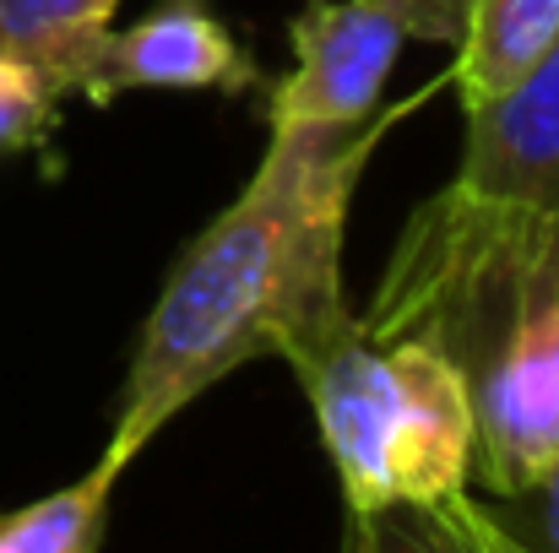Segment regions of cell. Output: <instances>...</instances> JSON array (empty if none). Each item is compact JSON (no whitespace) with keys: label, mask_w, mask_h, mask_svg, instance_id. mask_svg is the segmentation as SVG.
<instances>
[{"label":"cell","mask_w":559,"mask_h":553,"mask_svg":"<svg viewBox=\"0 0 559 553\" xmlns=\"http://www.w3.org/2000/svg\"><path fill=\"white\" fill-rule=\"evenodd\" d=\"M380 109L343 136H272L245 190L169 266L109 418L98 461L126 472L190 401L250 359H283L343 299V233L380 136L407 115Z\"/></svg>","instance_id":"6da1fadb"},{"label":"cell","mask_w":559,"mask_h":553,"mask_svg":"<svg viewBox=\"0 0 559 553\" xmlns=\"http://www.w3.org/2000/svg\"><path fill=\"white\" fill-rule=\"evenodd\" d=\"M370 342H429L473 396V483L484 500L559 467V299L544 212L440 184L413 206L359 310Z\"/></svg>","instance_id":"7a4b0ae2"},{"label":"cell","mask_w":559,"mask_h":553,"mask_svg":"<svg viewBox=\"0 0 559 553\" xmlns=\"http://www.w3.org/2000/svg\"><path fill=\"white\" fill-rule=\"evenodd\" d=\"M462 0H310L288 22L294 71L266 87L272 136H343L380 115L402 49L456 44Z\"/></svg>","instance_id":"3957f363"},{"label":"cell","mask_w":559,"mask_h":553,"mask_svg":"<svg viewBox=\"0 0 559 553\" xmlns=\"http://www.w3.org/2000/svg\"><path fill=\"white\" fill-rule=\"evenodd\" d=\"M391 369L385 505H451L473 489V396L429 342H380Z\"/></svg>","instance_id":"277c9868"},{"label":"cell","mask_w":559,"mask_h":553,"mask_svg":"<svg viewBox=\"0 0 559 553\" xmlns=\"http://www.w3.org/2000/svg\"><path fill=\"white\" fill-rule=\"evenodd\" d=\"M266 82L255 55L212 11V0H158L131 27H115L98 49L87 104H115L126 93H217L245 98Z\"/></svg>","instance_id":"5b68a950"},{"label":"cell","mask_w":559,"mask_h":553,"mask_svg":"<svg viewBox=\"0 0 559 553\" xmlns=\"http://www.w3.org/2000/svg\"><path fill=\"white\" fill-rule=\"evenodd\" d=\"M462 125L451 184L506 206H559V38L506 98L462 115Z\"/></svg>","instance_id":"8992f818"},{"label":"cell","mask_w":559,"mask_h":553,"mask_svg":"<svg viewBox=\"0 0 559 553\" xmlns=\"http://www.w3.org/2000/svg\"><path fill=\"white\" fill-rule=\"evenodd\" d=\"M559 38V0H462L451 87L462 115L506 98Z\"/></svg>","instance_id":"52a82bcc"},{"label":"cell","mask_w":559,"mask_h":553,"mask_svg":"<svg viewBox=\"0 0 559 553\" xmlns=\"http://www.w3.org/2000/svg\"><path fill=\"white\" fill-rule=\"evenodd\" d=\"M120 0H0V55L27 60L60 98H82Z\"/></svg>","instance_id":"ba28073f"},{"label":"cell","mask_w":559,"mask_h":553,"mask_svg":"<svg viewBox=\"0 0 559 553\" xmlns=\"http://www.w3.org/2000/svg\"><path fill=\"white\" fill-rule=\"evenodd\" d=\"M115 483H120V472L109 461H93L76 483L5 510L0 553H104Z\"/></svg>","instance_id":"9c48e42d"},{"label":"cell","mask_w":559,"mask_h":553,"mask_svg":"<svg viewBox=\"0 0 559 553\" xmlns=\"http://www.w3.org/2000/svg\"><path fill=\"white\" fill-rule=\"evenodd\" d=\"M337 553H489L467 494L451 505H380L348 510Z\"/></svg>","instance_id":"30bf717a"},{"label":"cell","mask_w":559,"mask_h":553,"mask_svg":"<svg viewBox=\"0 0 559 553\" xmlns=\"http://www.w3.org/2000/svg\"><path fill=\"white\" fill-rule=\"evenodd\" d=\"M60 93L16 55H0V158L44 153L60 131Z\"/></svg>","instance_id":"8fae6325"},{"label":"cell","mask_w":559,"mask_h":553,"mask_svg":"<svg viewBox=\"0 0 559 553\" xmlns=\"http://www.w3.org/2000/svg\"><path fill=\"white\" fill-rule=\"evenodd\" d=\"M473 505L500 538H511L522 553H559V467L549 478H538L533 489L506 494V500H478L473 494Z\"/></svg>","instance_id":"7c38bea8"},{"label":"cell","mask_w":559,"mask_h":553,"mask_svg":"<svg viewBox=\"0 0 559 553\" xmlns=\"http://www.w3.org/2000/svg\"><path fill=\"white\" fill-rule=\"evenodd\" d=\"M544 250H549V282H555V299H559V206L544 212Z\"/></svg>","instance_id":"4fadbf2b"},{"label":"cell","mask_w":559,"mask_h":553,"mask_svg":"<svg viewBox=\"0 0 559 553\" xmlns=\"http://www.w3.org/2000/svg\"><path fill=\"white\" fill-rule=\"evenodd\" d=\"M467 510H473V521H478V532H484V543H489V553H522V549H516V543H511V538H500V532H495V527H489V521L478 516V505H473V494H467Z\"/></svg>","instance_id":"5bb4252c"}]
</instances>
